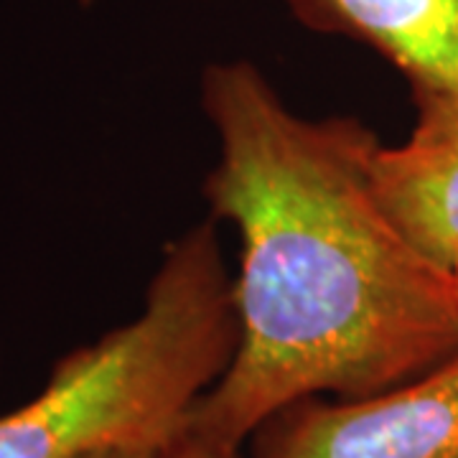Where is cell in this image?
Masks as SVG:
<instances>
[{
	"mask_svg": "<svg viewBox=\"0 0 458 458\" xmlns=\"http://www.w3.org/2000/svg\"><path fill=\"white\" fill-rule=\"evenodd\" d=\"M74 3H77V5H84V8H87V5H92L95 0H74Z\"/></svg>",
	"mask_w": 458,
	"mask_h": 458,
	"instance_id": "ba28073f",
	"label": "cell"
},
{
	"mask_svg": "<svg viewBox=\"0 0 458 458\" xmlns=\"http://www.w3.org/2000/svg\"><path fill=\"white\" fill-rule=\"evenodd\" d=\"M250 458H458V354L364 397H309L273 415Z\"/></svg>",
	"mask_w": 458,
	"mask_h": 458,
	"instance_id": "3957f363",
	"label": "cell"
},
{
	"mask_svg": "<svg viewBox=\"0 0 458 458\" xmlns=\"http://www.w3.org/2000/svg\"><path fill=\"white\" fill-rule=\"evenodd\" d=\"M313 33L382 56L415 92H458V0H278Z\"/></svg>",
	"mask_w": 458,
	"mask_h": 458,
	"instance_id": "5b68a950",
	"label": "cell"
},
{
	"mask_svg": "<svg viewBox=\"0 0 458 458\" xmlns=\"http://www.w3.org/2000/svg\"><path fill=\"white\" fill-rule=\"evenodd\" d=\"M454 280H456V293H458V270H456V273H454Z\"/></svg>",
	"mask_w": 458,
	"mask_h": 458,
	"instance_id": "9c48e42d",
	"label": "cell"
},
{
	"mask_svg": "<svg viewBox=\"0 0 458 458\" xmlns=\"http://www.w3.org/2000/svg\"><path fill=\"white\" fill-rule=\"evenodd\" d=\"M415 123L375 153V189L428 260L458 270V92H415Z\"/></svg>",
	"mask_w": 458,
	"mask_h": 458,
	"instance_id": "277c9868",
	"label": "cell"
},
{
	"mask_svg": "<svg viewBox=\"0 0 458 458\" xmlns=\"http://www.w3.org/2000/svg\"><path fill=\"white\" fill-rule=\"evenodd\" d=\"M234 344L232 276L209 216L165 245L131 321L64 354L41 393L0 415V458L158 451L189 426Z\"/></svg>",
	"mask_w": 458,
	"mask_h": 458,
	"instance_id": "7a4b0ae2",
	"label": "cell"
},
{
	"mask_svg": "<svg viewBox=\"0 0 458 458\" xmlns=\"http://www.w3.org/2000/svg\"><path fill=\"white\" fill-rule=\"evenodd\" d=\"M158 451L156 448H114V451H102L92 458H156Z\"/></svg>",
	"mask_w": 458,
	"mask_h": 458,
	"instance_id": "52a82bcc",
	"label": "cell"
},
{
	"mask_svg": "<svg viewBox=\"0 0 458 458\" xmlns=\"http://www.w3.org/2000/svg\"><path fill=\"white\" fill-rule=\"evenodd\" d=\"M156 458H250L247 448L240 445H229V443L209 438L204 433H199L191 426L181 430L174 441L164 445Z\"/></svg>",
	"mask_w": 458,
	"mask_h": 458,
	"instance_id": "8992f818",
	"label": "cell"
},
{
	"mask_svg": "<svg viewBox=\"0 0 458 458\" xmlns=\"http://www.w3.org/2000/svg\"><path fill=\"white\" fill-rule=\"evenodd\" d=\"M216 140L204 199L237 234V344L189 426L247 448L309 397H364L458 354L456 280L403 234L375 189L377 132L295 110L250 59L204 66Z\"/></svg>",
	"mask_w": 458,
	"mask_h": 458,
	"instance_id": "6da1fadb",
	"label": "cell"
}]
</instances>
